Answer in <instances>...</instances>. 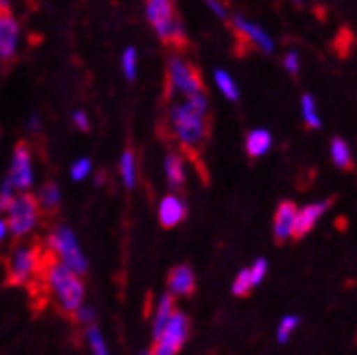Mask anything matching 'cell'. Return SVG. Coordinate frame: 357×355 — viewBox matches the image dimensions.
<instances>
[{"label":"cell","mask_w":357,"mask_h":355,"mask_svg":"<svg viewBox=\"0 0 357 355\" xmlns=\"http://www.w3.org/2000/svg\"><path fill=\"white\" fill-rule=\"evenodd\" d=\"M44 281L48 283L52 294L57 296L61 312L73 316L79 310V305H83L85 288H83L81 275L75 273L73 269H68L63 262H46Z\"/></svg>","instance_id":"6da1fadb"},{"label":"cell","mask_w":357,"mask_h":355,"mask_svg":"<svg viewBox=\"0 0 357 355\" xmlns=\"http://www.w3.org/2000/svg\"><path fill=\"white\" fill-rule=\"evenodd\" d=\"M170 124H172V129H174L178 142H181L185 149H192V151L199 149L205 142L207 133H209L207 114L190 107L185 100L181 105H174V107H172Z\"/></svg>","instance_id":"7a4b0ae2"},{"label":"cell","mask_w":357,"mask_h":355,"mask_svg":"<svg viewBox=\"0 0 357 355\" xmlns=\"http://www.w3.org/2000/svg\"><path fill=\"white\" fill-rule=\"evenodd\" d=\"M44 255H42V246L38 242L26 244V246H17L9 257L7 266V279L11 286H24V283L33 281L42 271Z\"/></svg>","instance_id":"3957f363"},{"label":"cell","mask_w":357,"mask_h":355,"mask_svg":"<svg viewBox=\"0 0 357 355\" xmlns=\"http://www.w3.org/2000/svg\"><path fill=\"white\" fill-rule=\"evenodd\" d=\"M7 227L9 234L13 238L26 236L31 229L38 222V199H33L31 194H20V197H13L9 207H7Z\"/></svg>","instance_id":"277c9868"},{"label":"cell","mask_w":357,"mask_h":355,"mask_svg":"<svg viewBox=\"0 0 357 355\" xmlns=\"http://www.w3.org/2000/svg\"><path fill=\"white\" fill-rule=\"evenodd\" d=\"M48 246L52 253H57L59 262H63L68 269H73L79 275H83L87 271V259L83 257L79 242L68 227H59L57 232L48 238Z\"/></svg>","instance_id":"5b68a950"},{"label":"cell","mask_w":357,"mask_h":355,"mask_svg":"<svg viewBox=\"0 0 357 355\" xmlns=\"http://www.w3.org/2000/svg\"><path fill=\"white\" fill-rule=\"evenodd\" d=\"M190 333V321L183 312H172V316L168 318V323L164 327V331L155 338V347L151 353L157 355H172L178 353L183 347V342L188 340Z\"/></svg>","instance_id":"8992f818"},{"label":"cell","mask_w":357,"mask_h":355,"mask_svg":"<svg viewBox=\"0 0 357 355\" xmlns=\"http://www.w3.org/2000/svg\"><path fill=\"white\" fill-rule=\"evenodd\" d=\"M168 83H170V90L174 92H181V94H196V92H203V81L196 73V68L190 66L185 59L181 57H172L168 63Z\"/></svg>","instance_id":"52a82bcc"},{"label":"cell","mask_w":357,"mask_h":355,"mask_svg":"<svg viewBox=\"0 0 357 355\" xmlns=\"http://www.w3.org/2000/svg\"><path fill=\"white\" fill-rule=\"evenodd\" d=\"M9 181L15 190H29L33 183V168H31V151L24 142L15 146L13 162L9 170Z\"/></svg>","instance_id":"ba28073f"},{"label":"cell","mask_w":357,"mask_h":355,"mask_svg":"<svg viewBox=\"0 0 357 355\" xmlns=\"http://www.w3.org/2000/svg\"><path fill=\"white\" fill-rule=\"evenodd\" d=\"M335 199H329V201H320V203H312L307 207H303L296 211V218H294V227H292V238L294 240H301L303 236H307L314 225L320 220V216L325 214V211L331 207Z\"/></svg>","instance_id":"9c48e42d"},{"label":"cell","mask_w":357,"mask_h":355,"mask_svg":"<svg viewBox=\"0 0 357 355\" xmlns=\"http://www.w3.org/2000/svg\"><path fill=\"white\" fill-rule=\"evenodd\" d=\"M234 27H236V31H238V38H240L242 42H246L248 46H257L259 50L266 52V55H271V52L275 50L273 40L268 38V33L261 31L257 24H253V22L244 20V17L236 15V17H234Z\"/></svg>","instance_id":"30bf717a"},{"label":"cell","mask_w":357,"mask_h":355,"mask_svg":"<svg viewBox=\"0 0 357 355\" xmlns=\"http://www.w3.org/2000/svg\"><path fill=\"white\" fill-rule=\"evenodd\" d=\"M20 29L9 11H0V59H11L17 48Z\"/></svg>","instance_id":"8fae6325"},{"label":"cell","mask_w":357,"mask_h":355,"mask_svg":"<svg viewBox=\"0 0 357 355\" xmlns=\"http://www.w3.org/2000/svg\"><path fill=\"white\" fill-rule=\"evenodd\" d=\"M296 211H298V207L292 201L279 203L277 214H275V240L279 244H283L285 240L292 238V227H294Z\"/></svg>","instance_id":"7c38bea8"},{"label":"cell","mask_w":357,"mask_h":355,"mask_svg":"<svg viewBox=\"0 0 357 355\" xmlns=\"http://www.w3.org/2000/svg\"><path fill=\"white\" fill-rule=\"evenodd\" d=\"M168 290L174 296H190L196 290V279H194V271L190 266H176V269L170 271L168 277Z\"/></svg>","instance_id":"4fadbf2b"},{"label":"cell","mask_w":357,"mask_h":355,"mask_svg":"<svg viewBox=\"0 0 357 355\" xmlns=\"http://www.w3.org/2000/svg\"><path fill=\"white\" fill-rule=\"evenodd\" d=\"M185 214H188L185 203L178 197H174V194H170V197H166L162 203H159V222H162L166 229L183 222Z\"/></svg>","instance_id":"5bb4252c"},{"label":"cell","mask_w":357,"mask_h":355,"mask_svg":"<svg viewBox=\"0 0 357 355\" xmlns=\"http://www.w3.org/2000/svg\"><path fill=\"white\" fill-rule=\"evenodd\" d=\"M153 29L157 31L159 38H162V42L170 44L174 48H185L188 40H185L183 27H181V22H178L174 15L172 17H166V20L157 22V24H153Z\"/></svg>","instance_id":"9a60e30c"},{"label":"cell","mask_w":357,"mask_h":355,"mask_svg":"<svg viewBox=\"0 0 357 355\" xmlns=\"http://www.w3.org/2000/svg\"><path fill=\"white\" fill-rule=\"evenodd\" d=\"M273 146V135L264 131V129H255L246 135V153L251 159H257L261 155H266Z\"/></svg>","instance_id":"2e32d148"},{"label":"cell","mask_w":357,"mask_h":355,"mask_svg":"<svg viewBox=\"0 0 357 355\" xmlns=\"http://www.w3.org/2000/svg\"><path fill=\"white\" fill-rule=\"evenodd\" d=\"M331 157H333V164L344 170V172H353L355 170V162H353V155L349 144L342 137H333L331 139Z\"/></svg>","instance_id":"e0dca14e"},{"label":"cell","mask_w":357,"mask_h":355,"mask_svg":"<svg viewBox=\"0 0 357 355\" xmlns=\"http://www.w3.org/2000/svg\"><path fill=\"white\" fill-rule=\"evenodd\" d=\"M166 176H168V186L170 190H181L185 181V172H183V162L181 157L170 153L166 157Z\"/></svg>","instance_id":"ac0fdd59"},{"label":"cell","mask_w":357,"mask_h":355,"mask_svg":"<svg viewBox=\"0 0 357 355\" xmlns=\"http://www.w3.org/2000/svg\"><path fill=\"white\" fill-rule=\"evenodd\" d=\"M174 312V301H172V294H164L159 299V308H157V316H155V323H153V335L157 338L159 333L164 331L168 318L172 316Z\"/></svg>","instance_id":"d6986e66"},{"label":"cell","mask_w":357,"mask_h":355,"mask_svg":"<svg viewBox=\"0 0 357 355\" xmlns=\"http://www.w3.org/2000/svg\"><path fill=\"white\" fill-rule=\"evenodd\" d=\"M146 15L151 24H157L166 20V17H172L174 15V9H172V3L170 0H149L146 3Z\"/></svg>","instance_id":"ffe728a7"},{"label":"cell","mask_w":357,"mask_h":355,"mask_svg":"<svg viewBox=\"0 0 357 355\" xmlns=\"http://www.w3.org/2000/svg\"><path fill=\"white\" fill-rule=\"evenodd\" d=\"M120 174H122V181L127 188L135 186V155L133 151H124L122 159H120Z\"/></svg>","instance_id":"44dd1931"},{"label":"cell","mask_w":357,"mask_h":355,"mask_svg":"<svg viewBox=\"0 0 357 355\" xmlns=\"http://www.w3.org/2000/svg\"><path fill=\"white\" fill-rule=\"evenodd\" d=\"M38 205H42L48 211L57 209L59 207V188L55 183H46L38 194Z\"/></svg>","instance_id":"7402d4cb"},{"label":"cell","mask_w":357,"mask_h":355,"mask_svg":"<svg viewBox=\"0 0 357 355\" xmlns=\"http://www.w3.org/2000/svg\"><path fill=\"white\" fill-rule=\"evenodd\" d=\"M216 85H218V90H220L229 100H238L240 90H238L236 81L229 77V73H225V70H216Z\"/></svg>","instance_id":"603a6c76"},{"label":"cell","mask_w":357,"mask_h":355,"mask_svg":"<svg viewBox=\"0 0 357 355\" xmlns=\"http://www.w3.org/2000/svg\"><path fill=\"white\" fill-rule=\"evenodd\" d=\"M301 105H303V118H305L307 127L312 129H320V118L316 114V103H314V96L305 94L301 98Z\"/></svg>","instance_id":"cb8c5ba5"},{"label":"cell","mask_w":357,"mask_h":355,"mask_svg":"<svg viewBox=\"0 0 357 355\" xmlns=\"http://www.w3.org/2000/svg\"><path fill=\"white\" fill-rule=\"evenodd\" d=\"M253 290V281H251V271H240L236 281H234V294L236 296H246Z\"/></svg>","instance_id":"d4e9b609"},{"label":"cell","mask_w":357,"mask_h":355,"mask_svg":"<svg viewBox=\"0 0 357 355\" xmlns=\"http://www.w3.org/2000/svg\"><path fill=\"white\" fill-rule=\"evenodd\" d=\"M87 342H89V349H92L96 355H107V345H105L102 335L96 327L87 329Z\"/></svg>","instance_id":"484cf974"},{"label":"cell","mask_w":357,"mask_h":355,"mask_svg":"<svg viewBox=\"0 0 357 355\" xmlns=\"http://www.w3.org/2000/svg\"><path fill=\"white\" fill-rule=\"evenodd\" d=\"M296 327H298V316H285L283 321H281V325H279V333H277L279 342H281V345H283V342H288L290 333H292Z\"/></svg>","instance_id":"4316f807"},{"label":"cell","mask_w":357,"mask_h":355,"mask_svg":"<svg viewBox=\"0 0 357 355\" xmlns=\"http://www.w3.org/2000/svg\"><path fill=\"white\" fill-rule=\"evenodd\" d=\"M122 70H124V77H127L129 81L135 79V48H127L122 55Z\"/></svg>","instance_id":"83f0119b"},{"label":"cell","mask_w":357,"mask_h":355,"mask_svg":"<svg viewBox=\"0 0 357 355\" xmlns=\"http://www.w3.org/2000/svg\"><path fill=\"white\" fill-rule=\"evenodd\" d=\"M89 170H92V162L83 157V159H79V162L73 164V168H70V174H73L75 181H81V179H85V176L89 174Z\"/></svg>","instance_id":"f1b7e54d"},{"label":"cell","mask_w":357,"mask_h":355,"mask_svg":"<svg viewBox=\"0 0 357 355\" xmlns=\"http://www.w3.org/2000/svg\"><path fill=\"white\" fill-rule=\"evenodd\" d=\"M266 273H268V262L259 257V259L253 264V269H251V281H253V286H257V283L264 281Z\"/></svg>","instance_id":"f546056e"},{"label":"cell","mask_w":357,"mask_h":355,"mask_svg":"<svg viewBox=\"0 0 357 355\" xmlns=\"http://www.w3.org/2000/svg\"><path fill=\"white\" fill-rule=\"evenodd\" d=\"M13 186H11V181L7 179L5 183H3V188H0V211H7V207H9V203H11V199H13Z\"/></svg>","instance_id":"4dcf8cb0"},{"label":"cell","mask_w":357,"mask_h":355,"mask_svg":"<svg viewBox=\"0 0 357 355\" xmlns=\"http://www.w3.org/2000/svg\"><path fill=\"white\" fill-rule=\"evenodd\" d=\"M351 40H353V35H351V31H349V29H342V31H340V35H337L335 46L340 48L342 55H347V52H349V44H351Z\"/></svg>","instance_id":"1f68e13d"},{"label":"cell","mask_w":357,"mask_h":355,"mask_svg":"<svg viewBox=\"0 0 357 355\" xmlns=\"http://www.w3.org/2000/svg\"><path fill=\"white\" fill-rule=\"evenodd\" d=\"M283 66H285V70H288L290 75H296V73H298V68H301L296 52H288V55H285V59H283Z\"/></svg>","instance_id":"d6a6232c"},{"label":"cell","mask_w":357,"mask_h":355,"mask_svg":"<svg viewBox=\"0 0 357 355\" xmlns=\"http://www.w3.org/2000/svg\"><path fill=\"white\" fill-rule=\"evenodd\" d=\"M207 5L213 13L220 17V20H227V7L222 5V0H207Z\"/></svg>","instance_id":"836d02e7"},{"label":"cell","mask_w":357,"mask_h":355,"mask_svg":"<svg viewBox=\"0 0 357 355\" xmlns=\"http://www.w3.org/2000/svg\"><path fill=\"white\" fill-rule=\"evenodd\" d=\"M73 316H77V321H81V323H89V321H92V318H94V310L79 305V310H77Z\"/></svg>","instance_id":"e575fe53"},{"label":"cell","mask_w":357,"mask_h":355,"mask_svg":"<svg viewBox=\"0 0 357 355\" xmlns=\"http://www.w3.org/2000/svg\"><path fill=\"white\" fill-rule=\"evenodd\" d=\"M73 120H75V124H77V129L89 131V120H87V116H85L83 112H77V114L73 116Z\"/></svg>","instance_id":"d590c367"},{"label":"cell","mask_w":357,"mask_h":355,"mask_svg":"<svg viewBox=\"0 0 357 355\" xmlns=\"http://www.w3.org/2000/svg\"><path fill=\"white\" fill-rule=\"evenodd\" d=\"M7 232H9V227H7V222H5V220H0V242H3V240H5Z\"/></svg>","instance_id":"8d00e7d4"},{"label":"cell","mask_w":357,"mask_h":355,"mask_svg":"<svg viewBox=\"0 0 357 355\" xmlns=\"http://www.w3.org/2000/svg\"><path fill=\"white\" fill-rule=\"evenodd\" d=\"M38 127H40V118H38V116H33V118H31V129H38Z\"/></svg>","instance_id":"74e56055"},{"label":"cell","mask_w":357,"mask_h":355,"mask_svg":"<svg viewBox=\"0 0 357 355\" xmlns=\"http://www.w3.org/2000/svg\"><path fill=\"white\" fill-rule=\"evenodd\" d=\"M9 0H0V11H9Z\"/></svg>","instance_id":"f35d334b"}]
</instances>
